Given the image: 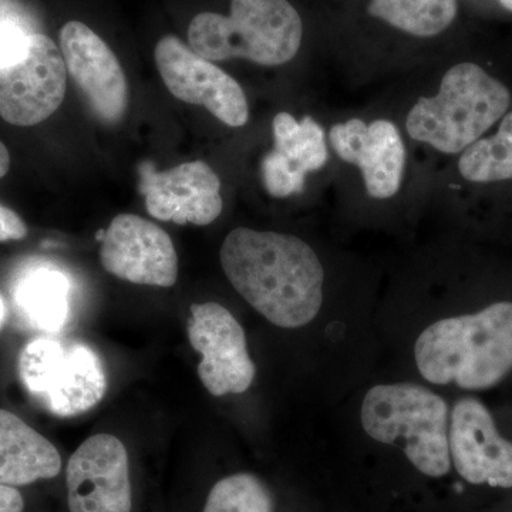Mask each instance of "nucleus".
<instances>
[{
    "instance_id": "nucleus-1",
    "label": "nucleus",
    "mask_w": 512,
    "mask_h": 512,
    "mask_svg": "<svg viewBox=\"0 0 512 512\" xmlns=\"http://www.w3.org/2000/svg\"><path fill=\"white\" fill-rule=\"evenodd\" d=\"M220 259L235 291L279 328H302L322 308L325 271L301 238L235 228L222 244Z\"/></svg>"
},
{
    "instance_id": "nucleus-2",
    "label": "nucleus",
    "mask_w": 512,
    "mask_h": 512,
    "mask_svg": "<svg viewBox=\"0 0 512 512\" xmlns=\"http://www.w3.org/2000/svg\"><path fill=\"white\" fill-rule=\"evenodd\" d=\"M414 359L424 380L485 393L512 376V299L440 319L420 333Z\"/></svg>"
},
{
    "instance_id": "nucleus-3",
    "label": "nucleus",
    "mask_w": 512,
    "mask_h": 512,
    "mask_svg": "<svg viewBox=\"0 0 512 512\" xmlns=\"http://www.w3.org/2000/svg\"><path fill=\"white\" fill-rule=\"evenodd\" d=\"M510 89L476 63L451 67L439 93L421 97L407 114L409 136L443 154H461L510 110Z\"/></svg>"
},
{
    "instance_id": "nucleus-4",
    "label": "nucleus",
    "mask_w": 512,
    "mask_h": 512,
    "mask_svg": "<svg viewBox=\"0 0 512 512\" xmlns=\"http://www.w3.org/2000/svg\"><path fill=\"white\" fill-rule=\"evenodd\" d=\"M360 421L370 439L402 447L424 476L450 473V407L433 390L416 383L377 384L363 399Z\"/></svg>"
},
{
    "instance_id": "nucleus-5",
    "label": "nucleus",
    "mask_w": 512,
    "mask_h": 512,
    "mask_svg": "<svg viewBox=\"0 0 512 512\" xmlns=\"http://www.w3.org/2000/svg\"><path fill=\"white\" fill-rule=\"evenodd\" d=\"M302 37L301 16L288 0H231L229 16L200 13L188 28L190 49L210 62L281 66L298 55Z\"/></svg>"
},
{
    "instance_id": "nucleus-6",
    "label": "nucleus",
    "mask_w": 512,
    "mask_h": 512,
    "mask_svg": "<svg viewBox=\"0 0 512 512\" xmlns=\"http://www.w3.org/2000/svg\"><path fill=\"white\" fill-rule=\"evenodd\" d=\"M448 444L451 467L466 483L512 490V439L483 399L467 394L454 403Z\"/></svg>"
},
{
    "instance_id": "nucleus-7",
    "label": "nucleus",
    "mask_w": 512,
    "mask_h": 512,
    "mask_svg": "<svg viewBox=\"0 0 512 512\" xmlns=\"http://www.w3.org/2000/svg\"><path fill=\"white\" fill-rule=\"evenodd\" d=\"M66 63L50 37L30 33L25 55L0 67V116L13 126L49 119L66 94Z\"/></svg>"
},
{
    "instance_id": "nucleus-8",
    "label": "nucleus",
    "mask_w": 512,
    "mask_h": 512,
    "mask_svg": "<svg viewBox=\"0 0 512 512\" xmlns=\"http://www.w3.org/2000/svg\"><path fill=\"white\" fill-rule=\"evenodd\" d=\"M188 339L201 355L198 376L215 397L247 392L256 369L249 356L247 336L220 303H194L188 319Z\"/></svg>"
},
{
    "instance_id": "nucleus-9",
    "label": "nucleus",
    "mask_w": 512,
    "mask_h": 512,
    "mask_svg": "<svg viewBox=\"0 0 512 512\" xmlns=\"http://www.w3.org/2000/svg\"><path fill=\"white\" fill-rule=\"evenodd\" d=\"M154 56L165 86L178 100L205 107L229 127L248 123L247 96L237 80L192 52L178 37L160 39Z\"/></svg>"
},
{
    "instance_id": "nucleus-10",
    "label": "nucleus",
    "mask_w": 512,
    "mask_h": 512,
    "mask_svg": "<svg viewBox=\"0 0 512 512\" xmlns=\"http://www.w3.org/2000/svg\"><path fill=\"white\" fill-rule=\"evenodd\" d=\"M100 261L109 274L131 284L171 288L178 278V256L170 235L138 215L120 214L110 222Z\"/></svg>"
},
{
    "instance_id": "nucleus-11",
    "label": "nucleus",
    "mask_w": 512,
    "mask_h": 512,
    "mask_svg": "<svg viewBox=\"0 0 512 512\" xmlns=\"http://www.w3.org/2000/svg\"><path fill=\"white\" fill-rule=\"evenodd\" d=\"M70 512H131L130 470L126 447L101 433L80 444L66 470Z\"/></svg>"
},
{
    "instance_id": "nucleus-12",
    "label": "nucleus",
    "mask_w": 512,
    "mask_h": 512,
    "mask_svg": "<svg viewBox=\"0 0 512 512\" xmlns=\"http://www.w3.org/2000/svg\"><path fill=\"white\" fill-rule=\"evenodd\" d=\"M140 175L147 211L157 220L204 227L220 217L224 207L220 177L204 161L167 171H156L146 163Z\"/></svg>"
},
{
    "instance_id": "nucleus-13",
    "label": "nucleus",
    "mask_w": 512,
    "mask_h": 512,
    "mask_svg": "<svg viewBox=\"0 0 512 512\" xmlns=\"http://www.w3.org/2000/svg\"><path fill=\"white\" fill-rule=\"evenodd\" d=\"M60 49L66 69L96 116L110 124L123 119L128 103L126 74L109 45L89 26L72 20L60 30Z\"/></svg>"
},
{
    "instance_id": "nucleus-14",
    "label": "nucleus",
    "mask_w": 512,
    "mask_h": 512,
    "mask_svg": "<svg viewBox=\"0 0 512 512\" xmlns=\"http://www.w3.org/2000/svg\"><path fill=\"white\" fill-rule=\"evenodd\" d=\"M329 141L340 160L359 168L370 197L387 200L399 192L406 168V147L392 121L367 124L352 119L335 124L330 128Z\"/></svg>"
},
{
    "instance_id": "nucleus-15",
    "label": "nucleus",
    "mask_w": 512,
    "mask_h": 512,
    "mask_svg": "<svg viewBox=\"0 0 512 512\" xmlns=\"http://www.w3.org/2000/svg\"><path fill=\"white\" fill-rule=\"evenodd\" d=\"M106 373L99 355L84 343L64 346L42 399L60 417L89 412L104 397Z\"/></svg>"
},
{
    "instance_id": "nucleus-16",
    "label": "nucleus",
    "mask_w": 512,
    "mask_h": 512,
    "mask_svg": "<svg viewBox=\"0 0 512 512\" xmlns=\"http://www.w3.org/2000/svg\"><path fill=\"white\" fill-rule=\"evenodd\" d=\"M62 457L46 437L0 409V484L29 485L59 476Z\"/></svg>"
},
{
    "instance_id": "nucleus-17",
    "label": "nucleus",
    "mask_w": 512,
    "mask_h": 512,
    "mask_svg": "<svg viewBox=\"0 0 512 512\" xmlns=\"http://www.w3.org/2000/svg\"><path fill=\"white\" fill-rule=\"evenodd\" d=\"M69 278L53 266H36L20 275L15 286L16 309L28 325L42 332H60L70 315Z\"/></svg>"
},
{
    "instance_id": "nucleus-18",
    "label": "nucleus",
    "mask_w": 512,
    "mask_h": 512,
    "mask_svg": "<svg viewBox=\"0 0 512 512\" xmlns=\"http://www.w3.org/2000/svg\"><path fill=\"white\" fill-rule=\"evenodd\" d=\"M367 12L414 37L446 32L457 18V0H370Z\"/></svg>"
},
{
    "instance_id": "nucleus-19",
    "label": "nucleus",
    "mask_w": 512,
    "mask_h": 512,
    "mask_svg": "<svg viewBox=\"0 0 512 512\" xmlns=\"http://www.w3.org/2000/svg\"><path fill=\"white\" fill-rule=\"evenodd\" d=\"M272 130L274 150L302 173L318 171L328 161L325 131L311 116L296 120L284 111L276 114Z\"/></svg>"
},
{
    "instance_id": "nucleus-20",
    "label": "nucleus",
    "mask_w": 512,
    "mask_h": 512,
    "mask_svg": "<svg viewBox=\"0 0 512 512\" xmlns=\"http://www.w3.org/2000/svg\"><path fill=\"white\" fill-rule=\"evenodd\" d=\"M458 171L468 183L512 180V111L500 120L493 136L480 138L461 153Z\"/></svg>"
},
{
    "instance_id": "nucleus-21",
    "label": "nucleus",
    "mask_w": 512,
    "mask_h": 512,
    "mask_svg": "<svg viewBox=\"0 0 512 512\" xmlns=\"http://www.w3.org/2000/svg\"><path fill=\"white\" fill-rule=\"evenodd\" d=\"M202 512H274V501L258 477L239 473L212 487Z\"/></svg>"
},
{
    "instance_id": "nucleus-22",
    "label": "nucleus",
    "mask_w": 512,
    "mask_h": 512,
    "mask_svg": "<svg viewBox=\"0 0 512 512\" xmlns=\"http://www.w3.org/2000/svg\"><path fill=\"white\" fill-rule=\"evenodd\" d=\"M266 191L275 198H288L305 190L306 174L293 167L278 151L272 150L261 163Z\"/></svg>"
},
{
    "instance_id": "nucleus-23",
    "label": "nucleus",
    "mask_w": 512,
    "mask_h": 512,
    "mask_svg": "<svg viewBox=\"0 0 512 512\" xmlns=\"http://www.w3.org/2000/svg\"><path fill=\"white\" fill-rule=\"evenodd\" d=\"M29 36L15 23L0 20V67L18 62L25 55Z\"/></svg>"
},
{
    "instance_id": "nucleus-24",
    "label": "nucleus",
    "mask_w": 512,
    "mask_h": 512,
    "mask_svg": "<svg viewBox=\"0 0 512 512\" xmlns=\"http://www.w3.org/2000/svg\"><path fill=\"white\" fill-rule=\"evenodd\" d=\"M28 235L25 221L15 211L0 205V242L20 241Z\"/></svg>"
},
{
    "instance_id": "nucleus-25",
    "label": "nucleus",
    "mask_w": 512,
    "mask_h": 512,
    "mask_svg": "<svg viewBox=\"0 0 512 512\" xmlns=\"http://www.w3.org/2000/svg\"><path fill=\"white\" fill-rule=\"evenodd\" d=\"M23 508L22 494L15 487L0 484V512H23Z\"/></svg>"
},
{
    "instance_id": "nucleus-26",
    "label": "nucleus",
    "mask_w": 512,
    "mask_h": 512,
    "mask_svg": "<svg viewBox=\"0 0 512 512\" xmlns=\"http://www.w3.org/2000/svg\"><path fill=\"white\" fill-rule=\"evenodd\" d=\"M10 167V156L8 148L0 141V178L8 174Z\"/></svg>"
},
{
    "instance_id": "nucleus-27",
    "label": "nucleus",
    "mask_w": 512,
    "mask_h": 512,
    "mask_svg": "<svg viewBox=\"0 0 512 512\" xmlns=\"http://www.w3.org/2000/svg\"><path fill=\"white\" fill-rule=\"evenodd\" d=\"M6 315H8V308H6L5 299L0 295V329L5 325Z\"/></svg>"
},
{
    "instance_id": "nucleus-28",
    "label": "nucleus",
    "mask_w": 512,
    "mask_h": 512,
    "mask_svg": "<svg viewBox=\"0 0 512 512\" xmlns=\"http://www.w3.org/2000/svg\"><path fill=\"white\" fill-rule=\"evenodd\" d=\"M503 6L504 9L510 10L512 12V0H498Z\"/></svg>"
}]
</instances>
